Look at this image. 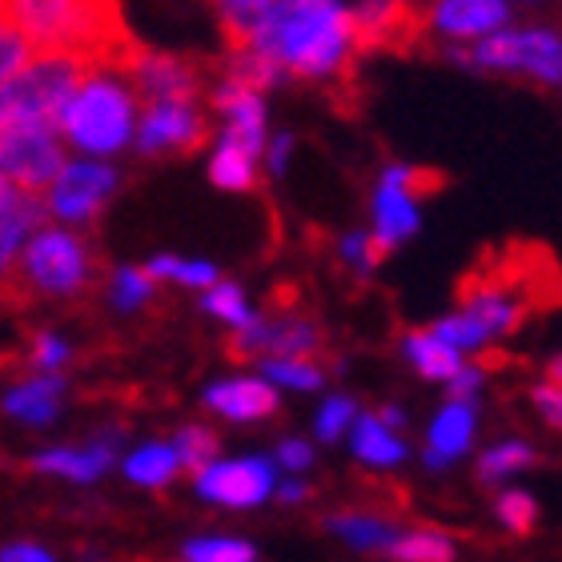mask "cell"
I'll return each instance as SVG.
<instances>
[{
  "mask_svg": "<svg viewBox=\"0 0 562 562\" xmlns=\"http://www.w3.org/2000/svg\"><path fill=\"white\" fill-rule=\"evenodd\" d=\"M186 562H254L258 551L246 539H229V535H198L181 547Z\"/></svg>",
  "mask_w": 562,
  "mask_h": 562,
  "instance_id": "obj_35",
  "label": "cell"
},
{
  "mask_svg": "<svg viewBox=\"0 0 562 562\" xmlns=\"http://www.w3.org/2000/svg\"><path fill=\"white\" fill-rule=\"evenodd\" d=\"M57 554L36 539H12L0 547V562H53Z\"/></svg>",
  "mask_w": 562,
  "mask_h": 562,
  "instance_id": "obj_43",
  "label": "cell"
},
{
  "mask_svg": "<svg viewBox=\"0 0 562 562\" xmlns=\"http://www.w3.org/2000/svg\"><path fill=\"white\" fill-rule=\"evenodd\" d=\"M201 310H205L213 322H222V326H229V329H246L249 322H254V314H258V310L249 305L246 290L225 278L213 281L210 290H201Z\"/></svg>",
  "mask_w": 562,
  "mask_h": 562,
  "instance_id": "obj_32",
  "label": "cell"
},
{
  "mask_svg": "<svg viewBox=\"0 0 562 562\" xmlns=\"http://www.w3.org/2000/svg\"><path fill=\"white\" fill-rule=\"evenodd\" d=\"M402 353H406V362H411L426 382H450V378L462 370V362H467V353L458 350V346H450L442 334H434V326L411 329V334L402 338Z\"/></svg>",
  "mask_w": 562,
  "mask_h": 562,
  "instance_id": "obj_25",
  "label": "cell"
},
{
  "mask_svg": "<svg viewBox=\"0 0 562 562\" xmlns=\"http://www.w3.org/2000/svg\"><path fill=\"white\" fill-rule=\"evenodd\" d=\"M273 494H278L285 506H297V503H305V498H310V486H305L302 479H285Z\"/></svg>",
  "mask_w": 562,
  "mask_h": 562,
  "instance_id": "obj_46",
  "label": "cell"
},
{
  "mask_svg": "<svg viewBox=\"0 0 562 562\" xmlns=\"http://www.w3.org/2000/svg\"><path fill=\"white\" fill-rule=\"evenodd\" d=\"M145 270L161 285H177V290H210L213 281L222 278V270L205 258H181V254H157V258L145 261Z\"/></svg>",
  "mask_w": 562,
  "mask_h": 562,
  "instance_id": "obj_29",
  "label": "cell"
},
{
  "mask_svg": "<svg viewBox=\"0 0 562 562\" xmlns=\"http://www.w3.org/2000/svg\"><path fill=\"white\" fill-rule=\"evenodd\" d=\"M326 346V334L310 314L297 310H273V314H254L246 329H234L229 353L234 358H270V353H310L317 358Z\"/></svg>",
  "mask_w": 562,
  "mask_h": 562,
  "instance_id": "obj_14",
  "label": "cell"
},
{
  "mask_svg": "<svg viewBox=\"0 0 562 562\" xmlns=\"http://www.w3.org/2000/svg\"><path fill=\"white\" fill-rule=\"evenodd\" d=\"M0 21H4V12H0Z\"/></svg>",
  "mask_w": 562,
  "mask_h": 562,
  "instance_id": "obj_50",
  "label": "cell"
},
{
  "mask_svg": "<svg viewBox=\"0 0 562 562\" xmlns=\"http://www.w3.org/2000/svg\"><path fill=\"white\" fill-rule=\"evenodd\" d=\"M101 278V258L89 241V229H72L60 222H41L24 241L12 290L33 302H81Z\"/></svg>",
  "mask_w": 562,
  "mask_h": 562,
  "instance_id": "obj_5",
  "label": "cell"
},
{
  "mask_svg": "<svg viewBox=\"0 0 562 562\" xmlns=\"http://www.w3.org/2000/svg\"><path fill=\"white\" fill-rule=\"evenodd\" d=\"M157 293H161V281L145 266H113L105 278V302L121 317H137L140 310H149Z\"/></svg>",
  "mask_w": 562,
  "mask_h": 562,
  "instance_id": "obj_27",
  "label": "cell"
},
{
  "mask_svg": "<svg viewBox=\"0 0 562 562\" xmlns=\"http://www.w3.org/2000/svg\"><path fill=\"white\" fill-rule=\"evenodd\" d=\"M140 117V93L121 57H97L85 65L81 81L72 85L60 109L57 133L69 153L117 161L133 149Z\"/></svg>",
  "mask_w": 562,
  "mask_h": 562,
  "instance_id": "obj_3",
  "label": "cell"
},
{
  "mask_svg": "<svg viewBox=\"0 0 562 562\" xmlns=\"http://www.w3.org/2000/svg\"><path fill=\"white\" fill-rule=\"evenodd\" d=\"M246 45L270 60L281 81L310 85L346 81L353 57L362 53L350 4L341 0H273Z\"/></svg>",
  "mask_w": 562,
  "mask_h": 562,
  "instance_id": "obj_2",
  "label": "cell"
},
{
  "mask_svg": "<svg viewBox=\"0 0 562 562\" xmlns=\"http://www.w3.org/2000/svg\"><path fill=\"white\" fill-rule=\"evenodd\" d=\"M446 57L474 72L522 77L542 89H562V29L559 24H506L474 45H450Z\"/></svg>",
  "mask_w": 562,
  "mask_h": 562,
  "instance_id": "obj_6",
  "label": "cell"
},
{
  "mask_svg": "<svg viewBox=\"0 0 562 562\" xmlns=\"http://www.w3.org/2000/svg\"><path fill=\"white\" fill-rule=\"evenodd\" d=\"M446 181L422 165H386L374 181V198H370V234L386 254L406 246L422 225V198H430L434 189Z\"/></svg>",
  "mask_w": 562,
  "mask_h": 562,
  "instance_id": "obj_9",
  "label": "cell"
},
{
  "mask_svg": "<svg viewBox=\"0 0 562 562\" xmlns=\"http://www.w3.org/2000/svg\"><path fill=\"white\" fill-rule=\"evenodd\" d=\"M121 454H125V438H121V430L105 426V430L89 434L81 442H57L36 450L29 467L41 479L69 482V486H97L105 474L117 470Z\"/></svg>",
  "mask_w": 562,
  "mask_h": 562,
  "instance_id": "obj_12",
  "label": "cell"
},
{
  "mask_svg": "<svg viewBox=\"0 0 562 562\" xmlns=\"http://www.w3.org/2000/svg\"><path fill=\"white\" fill-rule=\"evenodd\" d=\"M193 491L201 503L225 510H254L278 491V470L266 458H210L193 470Z\"/></svg>",
  "mask_w": 562,
  "mask_h": 562,
  "instance_id": "obj_11",
  "label": "cell"
},
{
  "mask_svg": "<svg viewBox=\"0 0 562 562\" xmlns=\"http://www.w3.org/2000/svg\"><path fill=\"white\" fill-rule=\"evenodd\" d=\"M353 33H358V48H394L406 53L426 36V21L414 9L411 0H358L350 9Z\"/></svg>",
  "mask_w": 562,
  "mask_h": 562,
  "instance_id": "obj_18",
  "label": "cell"
},
{
  "mask_svg": "<svg viewBox=\"0 0 562 562\" xmlns=\"http://www.w3.org/2000/svg\"><path fill=\"white\" fill-rule=\"evenodd\" d=\"M121 193V169L117 161L105 157H85L69 153L53 181L41 189V205H45L48 222L72 225V229H93L113 198Z\"/></svg>",
  "mask_w": 562,
  "mask_h": 562,
  "instance_id": "obj_8",
  "label": "cell"
},
{
  "mask_svg": "<svg viewBox=\"0 0 562 562\" xmlns=\"http://www.w3.org/2000/svg\"><path fill=\"white\" fill-rule=\"evenodd\" d=\"M482 382H486V366H470V362H462V370H458L450 382H446V390H450V398H479V390H482Z\"/></svg>",
  "mask_w": 562,
  "mask_h": 562,
  "instance_id": "obj_45",
  "label": "cell"
},
{
  "mask_svg": "<svg viewBox=\"0 0 562 562\" xmlns=\"http://www.w3.org/2000/svg\"><path fill=\"white\" fill-rule=\"evenodd\" d=\"M515 4H527V9H542V4H551V0H515Z\"/></svg>",
  "mask_w": 562,
  "mask_h": 562,
  "instance_id": "obj_49",
  "label": "cell"
},
{
  "mask_svg": "<svg viewBox=\"0 0 562 562\" xmlns=\"http://www.w3.org/2000/svg\"><path fill=\"white\" fill-rule=\"evenodd\" d=\"M551 305H562V273L554 261L542 249H506L494 266L470 270L458 290V305L434 322V334H442L462 353H482Z\"/></svg>",
  "mask_w": 562,
  "mask_h": 562,
  "instance_id": "obj_1",
  "label": "cell"
},
{
  "mask_svg": "<svg viewBox=\"0 0 562 562\" xmlns=\"http://www.w3.org/2000/svg\"><path fill=\"white\" fill-rule=\"evenodd\" d=\"M293 149H297V137H293V133H278V137L266 140L261 161H266V169H270L273 177H285V173H290Z\"/></svg>",
  "mask_w": 562,
  "mask_h": 562,
  "instance_id": "obj_42",
  "label": "cell"
},
{
  "mask_svg": "<svg viewBox=\"0 0 562 562\" xmlns=\"http://www.w3.org/2000/svg\"><path fill=\"white\" fill-rule=\"evenodd\" d=\"M85 65L89 60L72 53L33 48L21 69L9 81H0V130H29V125L57 130L60 109L69 101L72 85L81 81Z\"/></svg>",
  "mask_w": 562,
  "mask_h": 562,
  "instance_id": "obj_7",
  "label": "cell"
},
{
  "mask_svg": "<svg viewBox=\"0 0 562 562\" xmlns=\"http://www.w3.org/2000/svg\"><path fill=\"white\" fill-rule=\"evenodd\" d=\"M474 434H479V411L470 398H450L442 411L434 414L430 434H426V467L442 470L454 467L458 458L474 446Z\"/></svg>",
  "mask_w": 562,
  "mask_h": 562,
  "instance_id": "obj_21",
  "label": "cell"
},
{
  "mask_svg": "<svg viewBox=\"0 0 562 562\" xmlns=\"http://www.w3.org/2000/svg\"><path fill=\"white\" fill-rule=\"evenodd\" d=\"M117 470L125 474L130 486H137V491H165V486H173L177 474L186 467H181V458H177L173 438H149V442L130 446V450L121 454Z\"/></svg>",
  "mask_w": 562,
  "mask_h": 562,
  "instance_id": "obj_22",
  "label": "cell"
},
{
  "mask_svg": "<svg viewBox=\"0 0 562 562\" xmlns=\"http://www.w3.org/2000/svg\"><path fill=\"white\" fill-rule=\"evenodd\" d=\"M530 402H535V411L542 414V422L562 434V386L559 382H551V378L539 382V386L530 390Z\"/></svg>",
  "mask_w": 562,
  "mask_h": 562,
  "instance_id": "obj_41",
  "label": "cell"
},
{
  "mask_svg": "<svg viewBox=\"0 0 562 562\" xmlns=\"http://www.w3.org/2000/svg\"><path fill=\"white\" fill-rule=\"evenodd\" d=\"M173 446H177V458H181V467L193 474L198 467H205L210 458L222 454V438L210 430V426H201V422H189L181 430L173 434Z\"/></svg>",
  "mask_w": 562,
  "mask_h": 562,
  "instance_id": "obj_37",
  "label": "cell"
},
{
  "mask_svg": "<svg viewBox=\"0 0 562 562\" xmlns=\"http://www.w3.org/2000/svg\"><path fill=\"white\" fill-rule=\"evenodd\" d=\"M378 418L386 422V426H394V430H398L402 422H406V414H402L398 406H382V411H378Z\"/></svg>",
  "mask_w": 562,
  "mask_h": 562,
  "instance_id": "obj_47",
  "label": "cell"
},
{
  "mask_svg": "<svg viewBox=\"0 0 562 562\" xmlns=\"http://www.w3.org/2000/svg\"><path fill=\"white\" fill-rule=\"evenodd\" d=\"M382 258H386V249L378 246L370 229H353V234H341V241H338V261L346 266V270L370 278V273H374L378 266H382Z\"/></svg>",
  "mask_w": 562,
  "mask_h": 562,
  "instance_id": "obj_38",
  "label": "cell"
},
{
  "mask_svg": "<svg viewBox=\"0 0 562 562\" xmlns=\"http://www.w3.org/2000/svg\"><path fill=\"white\" fill-rule=\"evenodd\" d=\"M205 411L217 414L222 422H237V426H254L278 414V386L266 374H237L222 378L205 386Z\"/></svg>",
  "mask_w": 562,
  "mask_h": 562,
  "instance_id": "obj_19",
  "label": "cell"
},
{
  "mask_svg": "<svg viewBox=\"0 0 562 562\" xmlns=\"http://www.w3.org/2000/svg\"><path fill=\"white\" fill-rule=\"evenodd\" d=\"M125 69L137 85L140 101H157V97H205L210 72L205 65L181 53H165V48L130 45L125 53Z\"/></svg>",
  "mask_w": 562,
  "mask_h": 562,
  "instance_id": "obj_15",
  "label": "cell"
},
{
  "mask_svg": "<svg viewBox=\"0 0 562 562\" xmlns=\"http://www.w3.org/2000/svg\"><path fill=\"white\" fill-rule=\"evenodd\" d=\"M205 140H210V113L201 105V97H157V101H140L133 153H140L145 161L189 157Z\"/></svg>",
  "mask_w": 562,
  "mask_h": 562,
  "instance_id": "obj_10",
  "label": "cell"
},
{
  "mask_svg": "<svg viewBox=\"0 0 562 562\" xmlns=\"http://www.w3.org/2000/svg\"><path fill=\"white\" fill-rule=\"evenodd\" d=\"M278 462H281V470L302 474V470L314 462V446L305 442V438H281V442H278Z\"/></svg>",
  "mask_w": 562,
  "mask_h": 562,
  "instance_id": "obj_44",
  "label": "cell"
},
{
  "mask_svg": "<svg viewBox=\"0 0 562 562\" xmlns=\"http://www.w3.org/2000/svg\"><path fill=\"white\" fill-rule=\"evenodd\" d=\"M515 16V0H434L422 12L426 33L446 45H474L482 36L506 29Z\"/></svg>",
  "mask_w": 562,
  "mask_h": 562,
  "instance_id": "obj_17",
  "label": "cell"
},
{
  "mask_svg": "<svg viewBox=\"0 0 562 562\" xmlns=\"http://www.w3.org/2000/svg\"><path fill=\"white\" fill-rule=\"evenodd\" d=\"M4 21L33 48L72 53V57H125L130 29L121 0H0Z\"/></svg>",
  "mask_w": 562,
  "mask_h": 562,
  "instance_id": "obj_4",
  "label": "cell"
},
{
  "mask_svg": "<svg viewBox=\"0 0 562 562\" xmlns=\"http://www.w3.org/2000/svg\"><path fill=\"white\" fill-rule=\"evenodd\" d=\"M69 157V145L53 125L0 130V181L24 193H41Z\"/></svg>",
  "mask_w": 562,
  "mask_h": 562,
  "instance_id": "obj_13",
  "label": "cell"
},
{
  "mask_svg": "<svg viewBox=\"0 0 562 562\" xmlns=\"http://www.w3.org/2000/svg\"><path fill=\"white\" fill-rule=\"evenodd\" d=\"M258 362L261 374L270 378L273 386L293 390V394H314V390L326 386V370L310 353H270V358H258Z\"/></svg>",
  "mask_w": 562,
  "mask_h": 562,
  "instance_id": "obj_28",
  "label": "cell"
},
{
  "mask_svg": "<svg viewBox=\"0 0 562 562\" xmlns=\"http://www.w3.org/2000/svg\"><path fill=\"white\" fill-rule=\"evenodd\" d=\"M547 378L562 386V353H554V358H551V366H547Z\"/></svg>",
  "mask_w": 562,
  "mask_h": 562,
  "instance_id": "obj_48",
  "label": "cell"
},
{
  "mask_svg": "<svg viewBox=\"0 0 562 562\" xmlns=\"http://www.w3.org/2000/svg\"><path fill=\"white\" fill-rule=\"evenodd\" d=\"M350 450L353 458L362 462V467L370 470H390L398 467V462H406V442L398 438V430L394 426H386V422L378 418V414H358L350 426Z\"/></svg>",
  "mask_w": 562,
  "mask_h": 562,
  "instance_id": "obj_24",
  "label": "cell"
},
{
  "mask_svg": "<svg viewBox=\"0 0 562 562\" xmlns=\"http://www.w3.org/2000/svg\"><path fill=\"white\" fill-rule=\"evenodd\" d=\"M65 402H69L65 374L33 370V366L0 390V414L12 426H21V430H48V426H57V418L65 414Z\"/></svg>",
  "mask_w": 562,
  "mask_h": 562,
  "instance_id": "obj_16",
  "label": "cell"
},
{
  "mask_svg": "<svg viewBox=\"0 0 562 562\" xmlns=\"http://www.w3.org/2000/svg\"><path fill=\"white\" fill-rule=\"evenodd\" d=\"M353 418H358V406H353L346 394H334V398H326L322 406H317L314 434L322 438V442H338V438L350 434Z\"/></svg>",
  "mask_w": 562,
  "mask_h": 562,
  "instance_id": "obj_39",
  "label": "cell"
},
{
  "mask_svg": "<svg viewBox=\"0 0 562 562\" xmlns=\"http://www.w3.org/2000/svg\"><path fill=\"white\" fill-rule=\"evenodd\" d=\"M210 9L217 12L225 41L246 45L249 36L258 33V24L266 21V12L273 9V0H210Z\"/></svg>",
  "mask_w": 562,
  "mask_h": 562,
  "instance_id": "obj_33",
  "label": "cell"
},
{
  "mask_svg": "<svg viewBox=\"0 0 562 562\" xmlns=\"http://www.w3.org/2000/svg\"><path fill=\"white\" fill-rule=\"evenodd\" d=\"M494 518H498V527L506 530V535H530L535 530V522H539V503L530 498L527 491H498V498H494Z\"/></svg>",
  "mask_w": 562,
  "mask_h": 562,
  "instance_id": "obj_36",
  "label": "cell"
},
{
  "mask_svg": "<svg viewBox=\"0 0 562 562\" xmlns=\"http://www.w3.org/2000/svg\"><path fill=\"white\" fill-rule=\"evenodd\" d=\"M41 222H45L41 193H24V189L0 181V293L12 290L16 258H21L24 241Z\"/></svg>",
  "mask_w": 562,
  "mask_h": 562,
  "instance_id": "obj_20",
  "label": "cell"
},
{
  "mask_svg": "<svg viewBox=\"0 0 562 562\" xmlns=\"http://www.w3.org/2000/svg\"><path fill=\"white\" fill-rule=\"evenodd\" d=\"M326 530L338 535L346 547H353V551H362V554H386L394 535H398V527H394L382 510H362V506L326 515Z\"/></svg>",
  "mask_w": 562,
  "mask_h": 562,
  "instance_id": "obj_23",
  "label": "cell"
},
{
  "mask_svg": "<svg viewBox=\"0 0 562 562\" xmlns=\"http://www.w3.org/2000/svg\"><path fill=\"white\" fill-rule=\"evenodd\" d=\"M29 53H33V45L9 21H0V81H9L12 72L21 69L24 60H29Z\"/></svg>",
  "mask_w": 562,
  "mask_h": 562,
  "instance_id": "obj_40",
  "label": "cell"
},
{
  "mask_svg": "<svg viewBox=\"0 0 562 562\" xmlns=\"http://www.w3.org/2000/svg\"><path fill=\"white\" fill-rule=\"evenodd\" d=\"M72 358H77V346L60 329H33V338L24 346V366H33V370L65 374Z\"/></svg>",
  "mask_w": 562,
  "mask_h": 562,
  "instance_id": "obj_34",
  "label": "cell"
},
{
  "mask_svg": "<svg viewBox=\"0 0 562 562\" xmlns=\"http://www.w3.org/2000/svg\"><path fill=\"white\" fill-rule=\"evenodd\" d=\"M386 554L398 562H450V559H458V542L450 539L446 530L411 527V530H398V535H394Z\"/></svg>",
  "mask_w": 562,
  "mask_h": 562,
  "instance_id": "obj_30",
  "label": "cell"
},
{
  "mask_svg": "<svg viewBox=\"0 0 562 562\" xmlns=\"http://www.w3.org/2000/svg\"><path fill=\"white\" fill-rule=\"evenodd\" d=\"M258 169H261V153H254L249 145L234 137H222L217 133V145L210 153V181L225 193H249L258 189Z\"/></svg>",
  "mask_w": 562,
  "mask_h": 562,
  "instance_id": "obj_26",
  "label": "cell"
},
{
  "mask_svg": "<svg viewBox=\"0 0 562 562\" xmlns=\"http://www.w3.org/2000/svg\"><path fill=\"white\" fill-rule=\"evenodd\" d=\"M527 467H535V450L522 438H503L482 450L479 458V482L482 486H506V482L522 474Z\"/></svg>",
  "mask_w": 562,
  "mask_h": 562,
  "instance_id": "obj_31",
  "label": "cell"
}]
</instances>
